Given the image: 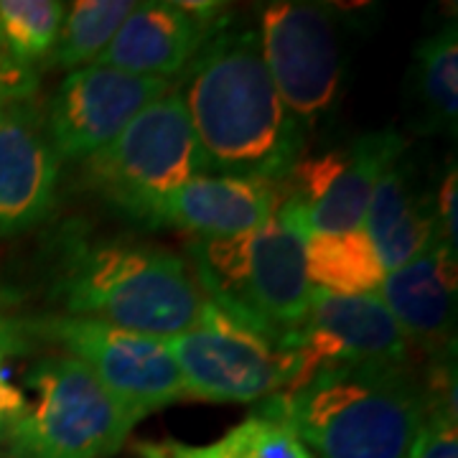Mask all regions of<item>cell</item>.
I'll list each match as a JSON object with an SVG mask.
<instances>
[{
  "mask_svg": "<svg viewBox=\"0 0 458 458\" xmlns=\"http://www.w3.org/2000/svg\"><path fill=\"white\" fill-rule=\"evenodd\" d=\"M174 89L209 171L280 181L301 158L303 125L280 99L258 31L219 23Z\"/></svg>",
  "mask_w": 458,
  "mask_h": 458,
  "instance_id": "obj_1",
  "label": "cell"
},
{
  "mask_svg": "<svg viewBox=\"0 0 458 458\" xmlns=\"http://www.w3.org/2000/svg\"><path fill=\"white\" fill-rule=\"evenodd\" d=\"M313 458H408L426 393L408 367H324L262 403Z\"/></svg>",
  "mask_w": 458,
  "mask_h": 458,
  "instance_id": "obj_2",
  "label": "cell"
},
{
  "mask_svg": "<svg viewBox=\"0 0 458 458\" xmlns=\"http://www.w3.org/2000/svg\"><path fill=\"white\" fill-rule=\"evenodd\" d=\"M54 298L66 316L164 342L194 327L207 303L194 267L181 255L135 240L77 242L62 260Z\"/></svg>",
  "mask_w": 458,
  "mask_h": 458,
  "instance_id": "obj_3",
  "label": "cell"
},
{
  "mask_svg": "<svg viewBox=\"0 0 458 458\" xmlns=\"http://www.w3.org/2000/svg\"><path fill=\"white\" fill-rule=\"evenodd\" d=\"M306 242V214L280 194L276 212L258 229L197 240L191 247L194 273L207 298L288 336L301 328L311 306Z\"/></svg>",
  "mask_w": 458,
  "mask_h": 458,
  "instance_id": "obj_4",
  "label": "cell"
},
{
  "mask_svg": "<svg viewBox=\"0 0 458 458\" xmlns=\"http://www.w3.org/2000/svg\"><path fill=\"white\" fill-rule=\"evenodd\" d=\"M201 174H209V164L174 87L84 161V183L148 227H161L165 204Z\"/></svg>",
  "mask_w": 458,
  "mask_h": 458,
  "instance_id": "obj_5",
  "label": "cell"
},
{
  "mask_svg": "<svg viewBox=\"0 0 458 458\" xmlns=\"http://www.w3.org/2000/svg\"><path fill=\"white\" fill-rule=\"evenodd\" d=\"M26 382L33 403L13 423L11 458H110L140 423L69 354L38 361Z\"/></svg>",
  "mask_w": 458,
  "mask_h": 458,
  "instance_id": "obj_6",
  "label": "cell"
},
{
  "mask_svg": "<svg viewBox=\"0 0 458 458\" xmlns=\"http://www.w3.org/2000/svg\"><path fill=\"white\" fill-rule=\"evenodd\" d=\"M165 344L191 400L258 403L293 377L291 334L280 336L212 298L194 327Z\"/></svg>",
  "mask_w": 458,
  "mask_h": 458,
  "instance_id": "obj_7",
  "label": "cell"
},
{
  "mask_svg": "<svg viewBox=\"0 0 458 458\" xmlns=\"http://www.w3.org/2000/svg\"><path fill=\"white\" fill-rule=\"evenodd\" d=\"M29 328L38 339L62 346V354L82 361L138 420L186 400L179 367L164 339L66 313L36 318Z\"/></svg>",
  "mask_w": 458,
  "mask_h": 458,
  "instance_id": "obj_8",
  "label": "cell"
},
{
  "mask_svg": "<svg viewBox=\"0 0 458 458\" xmlns=\"http://www.w3.org/2000/svg\"><path fill=\"white\" fill-rule=\"evenodd\" d=\"M262 62L301 125L316 123L342 89V41L327 5L278 0L260 11Z\"/></svg>",
  "mask_w": 458,
  "mask_h": 458,
  "instance_id": "obj_9",
  "label": "cell"
},
{
  "mask_svg": "<svg viewBox=\"0 0 458 458\" xmlns=\"http://www.w3.org/2000/svg\"><path fill=\"white\" fill-rule=\"evenodd\" d=\"M291 349L293 377L285 387L324 367H408L412 344L377 293L336 295L313 288L306 321L291 334Z\"/></svg>",
  "mask_w": 458,
  "mask_h": 458,
  "instance_id": "obj_10",
  "label": "cell"
},
{
  "mask_svg": "<svg viewBox=\"0 0 458 458\" xmlns=\"http://www.w3.org/2000/svg\"><path fill=\"white\" fill-rule=\"evenodd\" d=\"M174 87L165 80L135 77L89 64L74 69L47 105L44 125L59 161H87L110 146L135 114Z\"/></svg>",
  "mask_w": 458,
  "mask_h": 458,
  "instance_id": "obj_11",
  "label": "cell"
},
{
  "mask_svg": "<svg viewBox=\"0 0 458 458\" xmlns=\"http://www.w3.org/2000/svg\"><path fill=\"white\" fill-rule=\"evenodd\" d=\"M62 161L36 99L13 102L0 117V237L38 225L56 201Z\"/></svg>",
  "mask_w": 458,
  "mask_h": 458,
  "instance_id": "obj_12",
  "label": "cell"
},
{
  "mask_svg": "<svg viewBox=\"0 0 458 458\" xmlns=\"http://www.w3.org/2000/svg\"><path fill=\"white\" fill-rule=\"evenodd\" d=\"M216 26L219 21L199 16L186 0L135 3L95 64L171 82L191 64Z\"/></svg>",
  "mask_w": 458,
  "mask_h": 458,
  "instance_id": "obj_13",
  "label": "cell"
},
{
  "mask_svg": "<svg viewBox=\"0 0 458 458\" xmlns=\"http://www.w3.org/2000/svg\"><path fill=\"white\" fill-rule=\"evenodd\" d=\"M377 295L385 301L410 344L445 354L456 324V252L436 237L403 267L387 273Z\"/></svg>",
  "mask_w": 458,
  "mask_h": 458,
  "instance_id": "obj_14",
  "label": "cell"
},
{
  "mask_svg": "<svg viewBox=\"0 0 458 458\" xmlns=\"http://www.w3.org/2000/svg\"><path fill=\"white\" fill-rule=\"evenodd\" d=\"M280 204V181L201 174L165 204L161 227H176L199 240L234 237L258 229Z\"/></svg>",
  "mask_w": 458,
  "mask_h": 458,
  "instance_id": "obj_15",
  "label": "cell"
},
{
  "mask_svg": "<svg viewBox=\"0 0 458 458\" xmlns=\"http://www.w3.org/2000/svg\"><path fill=\"white\" fill-rule=\"evenodd\" d=\"M361 229L372 240L385 273H393L418 258L438 237L433 201L412 194L408 176L400 171L397 161L377 179Z\"/></svg>",
  "mask_w": 458,
  "mask_h": 458,
  "instance_id": "obj_16",
  "label": "cell"
},
{
  "mask_svg": "<svg viewBox=\"0 0 458 458\" xmlns=\"http://www.w3.org/2000/svg\"><path fill=\"white\" fill-rule=\"evenodd\" d=\"M403 150L405 140L397 132H372L352 143L339 176L306 212L309 234H342L361 229L377 179L387 165L400 161Z\"/></svg>",
  "mask_w": 458,
  "mask_h": 458,
  "instance_id": "obj_17",
  "label": "cell"
},
{
  "mask_svg": "<svg viewBox=\"0 0 458 458\" xmlns=\"http://www.w3.org/2000/svg\"><path fill=\"white\" fill-rule=\"evenodd\" d=\"M306 273L313 288L336 295L377 293L387 276L364 229L309 234Z\"/></svg>",
  "mask_w": 458,
  "mask_h": 458,
  "instance_id": "obj_18",
  "label": "cell"
},
{
  "mask_svg": "<svg viewBox=\"0 0 458 458\" xmlns=\"http://www.w3.org/2000/svg\"><path fill=\"white\" fill-rule=\"evenodd\" d=\"M132 5V0H77L66 5L62 31L47 62L69 72L95 64Z\"/></svg>",
  "mask_w": 458,
  "mask_h": 458,
  "instance_id": "obj_19",
  "label": "cell"
},
{
  "mask_svg": "<svg viewBox=\"0 0 458 458\" xmlns=\"http://www.w3.org/2000/svg\"><path fill=\"white\" fill-rule=\"evenodd\" d=\"M168 458H313L291 428L267 415H250L240 426L204 445L165 441Z\"/></svg>",
  "mask_w": 458,
  "mask_h": 458,
  "instance_id": "obj_20",
  "label": "cell"
},
{
  "mask_svg": "<svg viewBox=\"0 0 458 458\" xmlns=\"http://www.w3.org/2000/svg\"><path fill=\"white\" fill-rule=\"evenodd\" d=\"M415 84L433 125L456 131L458 117V33L443 26L415 54Z\"/></svg>",
  "mask_w": 458,
  "mask_h": 458,
  "instance_id": "obj_21",
  "label": "cell"
},
{
  "mask_svg": "<svg viewBox=\"0 0 458 458\" xmlns=\"http://www.w3.org/2000/svg\"><path fill=\"white\" fill-rule=\"evenodd\" d=\"M64 16L59 0H0V41L18 62L38 66L54 51Z\"/></svg>",
  "mask_w": 458,
  "mask_h": 458,
  "instance_id": "obj_22",
  "label": "cell"
},
{
  "mask_svg": "<svg viewBox=\"0 0 458 458\" xmlns=\"http://www.w3.org/2000/svg\"><path fill=\"white\" fill-rule=\"evenodd\" d=\"M408 458H458V418L445 410H426Z\"/></svg>",
  "mask_w": 458,
  "mask_h": 458,
  "instance_id": "obj_23",
  "label": "cell"
},
{
  "mask_svg": "<svg viewBox=\"0 0 458 458\" xmlns=\"http://www.w3.org/2000/svg\"><path fill=\"white\" fill-rule=\"evenodd\" d=\"M38 92V69L18 62L0 41V99L5 105L26 102Z\"/></svg>",
  "mask_w": 458,
  "mask_h": 458,
  "instance_id": "obj_24",
  "label": "cell"
},
{
  "mask_svg": "<svg viewBox=\"0 0 458 458\" xmlns=\"http://www.w3.org/2000/svg\"><path fill=\"white\" fill-rule=\"evenodd\" d=\"M458 176L456 168L451 165V171L443 176L438 201L433 204L436 212V227H438V240L443 245H448L456 252V199H458Z\"/></svg>",
  "mask_w": 458,
  "mask_h": 458,
  "instance_id": "obj_25",
  "label": "cell"
},
{
  "mask_svg": "<svg viewBox=\"0 0 458 458\" xmlns=\"http://www.w3.org/2000/svg\"><path fill=\"white\" fill-rule=\"evenodd\" d=\"M26 405H29L26 394L21 393L18 387H13L5 377L0 375V418L16 423L18 418L26 412Z\"/></svg>",
  "mask_w": 458,
  "mask_h": 458,
  "instance_id": "obj_26",
  "label": "cell"
},
{
  "mask_svg": "<svg viewBox=\"0 0 458 458\" xmlns=\"http://www.w3.org/2000/svg\"><path fill=\"white\" fill-rule=\"evenodd\" d=\"M132 458H168L164 443H135Z\"/></svg>",
  "mask_w": 458,
  "mask_h": 458,
  "instance_id": "obj_27",
  "label": "cell"
},
{
  "mask_svg": "<svg viewBox=\"0 0 458 458\" xmlns=\"http://www.w3.org/2000/svg\"><path fill=\"white\" fill-rule=\"evenodd\" d=\"M11 433H13V423H11V420H3V418H0V451H8V443H11Z\"/></svg>",
  "mask_w": 458,
  "mask_h": 458,
  "instance_id": "obj_28",
  "label": "cell"
},
{
  "mask_svg": "<svg viewBox=\"0 0 458 458\" xmlns=\"http://www.w3.org/2000/svg\"><path fill=\"white\" fill-rule=\"evenodd\" d=\"M5 107H8V105H5V102L0 99V117H3V113H5Z\"/></svg>",
  "mask_w": 458,
  "mask_h": 458,
  "instance_id": "obj_29",
  "label": "cell"
},
{
  "mask_svg": "<svg viewBox=\"0 0 458 458\" xmlns=\"http://www.w3.org/2000/svg\"><path fill=\"white\" fill-rule=\"evenodd\" d=\"M0 458H11V454L8 451H0Z\"/></svg>",
  "mask_w": 458,
  "mask_h": 458,
  "instance_id": "obj_30",
  "label": "cell"
}]
</instances>
